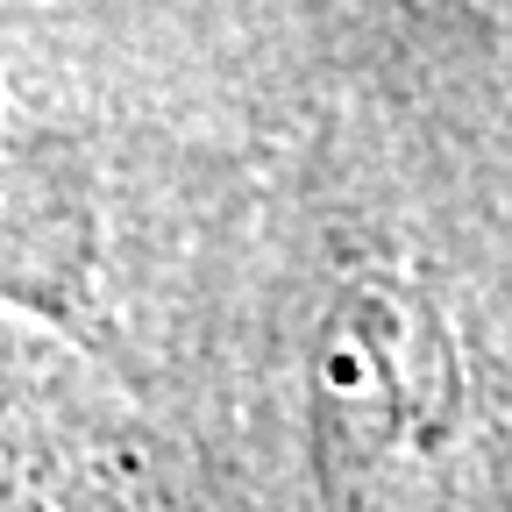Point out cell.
Listing matches in <instances>:
<instances>
[{
  "instance_id": "obj_1",
  "label": "cell",
  "mask_w": 512,
  "mask_h": 512,
  "mask_svg": "<svg viewBox=\"0 0 512 512\" xmlns=\"http://www.w3.org/2000/svg\"><path fill=\"white\" fill-rule=\"evenodd\" d=\"M114 256L107 157L86 100L36 50H0V299L79 320Z\"/></svg>"
}]
</instances>
